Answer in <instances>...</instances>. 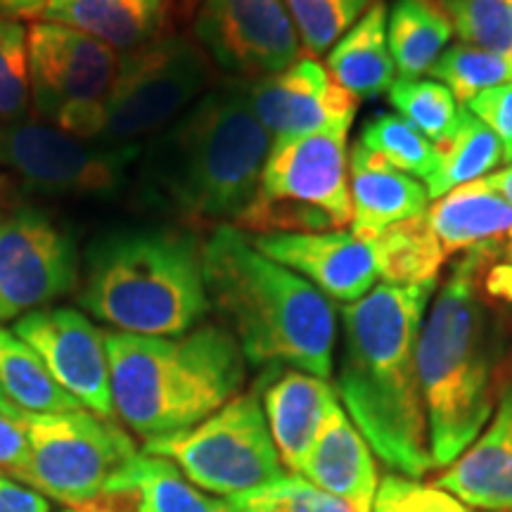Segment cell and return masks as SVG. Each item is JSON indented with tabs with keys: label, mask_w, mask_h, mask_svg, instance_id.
Listing matches in <instances>:
<instances>
[{
	"label": "cell",
	"mask_w": 512,
	"mask_h": 512,
	"mask_svg": "<svg viewBox=\"0 0 512 512\" xmlns=\"http://www.w3.org/2000/svg\"><path fill=\"white\" fill-rule=\"evenodd\" d=\"M484 245L467 252L422 320L418 377L434 467H448L472 446L496 411V328L477 292Z\"/></svg>",
	"instance_id": "cell-4"
},
{
	"label": "cell",
	"mask_w": 512,
	"mask_h": 512,
	"mask_svg": "<svg viewBox=\"0 0 512 512\" xmlns=\"http://www.w3.org/2000/svg\"><path fill=\"white\" fill-rule=\"evenodd\" d=\"M347 133L328 131L273 143L252 207L235 228L245 233H325L351 223Z\"/></svg>",
	"instance_id": "cell-7"
},
{
	"label": "cell",
	"mask_w": 512,
	"mask_h": 512,
	"mask_svg": "<svg viewBox=\"0 0 512 512\" xmlns=\"http://www.w3.org/2000/svg\"><path fill=\"white\" fill-rule=\"evenodd\" d=\"M425 219L448 256L465 249L470 252L508 235L512 230V207L484 178H479L439 197L427 207Z\"/></svg>",
	"instance_id": "cell-24"
},
{
	"label": "cell",
	"mask_w": 512,
	"mask_h": 512,
	"mask_svg": "<svg viewBox=\"0 0 512 512\" xmlns=\"http://www.w3.org/2000/svg\"><path fill=\"white\" fill-rule=\"evenodd\" d=\"M337 401V392L323 377L285 370L261 394L264 413L283 467L299 475L325 413Z\"/></svg>",
	"instance_id": "cell-22"
},
{
	"label": "cell",
	"mask_w": 512,
	"mask_h": 512,
	"mask_svg": "<svg viewBox=\"0 0 512 512\" xmlns=\"http://www.w3.org/2000/svg\"><path fill=\"white\" fill-rule=\"evenodd\" d=\"M387 5L375 0L328 53V72L356 100H375L394 83L387 46Z\"/></svg>",
	"instance_id": "cell-25"
},
{
	"label": "cell",
	"mask_w": 512,
	"mask_h": 512,
	"mask_svg": "<svg viewBox=\"0 0 512 512\" xmlns=\"http://www.w3.org/2000/svg\"><path fill=\"white\" fill-rule=\"evenodd\" d=\"M430 74L434 81L444 83L453 93V98L460 100V105H465L489 88L510 83L512 62L508 57L491 53V50L458 43V46L444 50V55L439 57Z\"/></svg>",
	"instance_id": "cell-31"
},
{
	"label": "cell",
	"mask_w": 512,
	"mask_h": 512,
	"mask_svg": "<svg viewBox=\"0 0 512 512\" xmlns=\"http://www.w3.org/2000/svg\"><path fill=\"white\" fill-rule=\"evenodd\" d=\"M207 81V55L185 36H157L121 53L100 143L143 145L174 124L204 93Z\"/></svg>",
	"instance_id": "cell-10"
},
{
	"label": "cell",
	"mask_w": 512,
	"mask_h": 512,
	"mask_svg": "<svg viewBox=\"0 0 512 512\" xmlns=\"http://www.w3.org/2000/svg\"><path fill=\"white\" fill-rule=\"evenodd\" d=\"M0 389L17 411L29 415L69 413L83 408L55 382L41 356L5 325H0Z\"/></svg>",
	"instance_id": "cell-27"
},
{
	"label": "cell",
	"mask_w": 512,
	"mask_h": 512,
	"mask_svg": "<svg viewBox=\"0 0 512 512\" xmlns=\"http://www.w3.org/2000/svg\"><path fill=\"white\" fill-rule=\"evenodd\" d=\"M114 415L145 441L200 425L240 394L247 361L235 337L202 323L181 337L105 332Z\"/></svg>",
	"instance_id": "cell-6"
},
{
	"label": "cell",
	"mask_w": 512,
	"mask_h": 512,
	"mask_svg": "<svg viewBox=\"0 0 512 512\" xmlns=\"http://www.w3.org/2000/svg\"><path fill=\"white\" fill-rule=\"evenodd\" d=\"M299 475L347 503L354 512H373L380 489L375 453L339 401L325 413Z\"/></svg>",
	"instance_id": "cell-19"
},
{
	"label": "cell",
	"mask_w": 512,
	"mask_h": 512,
	"mask_svg": "<svg viewBox=\"0 0 512 512\" xmlns=\"http://www.w3.org/2000/svg\"><path fill=\"white\" fill-rule=\"evenodd\" d=\"M12 330L86 411L105 420L114 418L105 332L93 320L69 306H46L15 320Z\"/></svg>",
	"instance_id": "cell-15"
},
{
	"label": "cell",
	"mask_w": 512,
	"mask_h": 512,
	"mask_svg": "<svg viewBox=\"0 0 512 512\" xmlns=\"http://www.w3.org/2000/svg\"><path fill=\"white\" fill-rule=\"evenodd\" d=\"M202 256L211 311L219 313L247 363L330 380L337 311L323 292L261 254L235 226L214 228Z\"/></svg>",
	"instance_id": "cell-3"
},
{
	"label": "cell",
	"mask_w": 512,
	"mask_h": 512,
	"mask_svg": "<svg viewBox=\"0 0 512 512\" xmlns=\"http://www.w3.org/2000/svg\"><path fill=\"white\" fill-rule=\"evenodd\" d=\"M31 448L27 486L72 510H86L128 460L133 439L86 408L69 413L22 415Z\"/></svg>",
	"instance_id": "cell-11"
},
{
	"label": "cell",
	"mask_w": 512,
	"mask_h": 512,
	"mask_svg": "<svg viewBox=\"0 0 512 512\" xmlns=\"http://www.w3.org/2000/svg\"><path fill=\"white\" fill-rule=\"evenodd\" d=\"M230 512H354L302 475H283L254 491L226 498Z\"/></svg>",
	"instance_id": "cell-34"
},
{
	"label": "cell",
	"mask_w": 512,
	"mask_h": 512,
	"mask_svg": "<svg viewBox=\"0 0 512 512\" xmlns=\"http://www.w3.org/2000/svg\"><path fill=\"white\" fill-rule=\"evenodd\" d=\"M358 140L382 155L389 164H394L396 169L422 178V183L430 181L437 171L439 162L434 145L399 114H377L368 121Z\"/></svg>",
	"instance_id": "cell-32"
},
{
	"label": "cell",
	"mask_w": 512,
	"mask_h": 512,
	"mask_svg": "<svg viewBox=\"0 0 512 512\" xmlns=\"http://www.w3.org/2000/svg\"><path fill=\"white\" fill-rule=\"evenodd\" d=\"M484 181L489 183L491 188H494V190L498 192V195H503V200L508 202L510 207H512V164L508 166V169L498 171V174L486 176Z\"/></svg>",
	"instance_id": "cell-41"
},
{
	"label": "cell",
	"mask_w": 512,
	"mask_h": 512,
	"mask_svg": "<svg viewBox=\"0 0 512 512\" xmlns=\"http://www.w3.org/2000/svg\"><path fill=\"white\" fill-rule=\"evenodd\" d=\"M249 105L271 143L344 131L354 124L358 100L332 79L316 57L302 55L283 72L245 81Z\"/></svg>",
	"instance_id": "cell-16"
},
{
	"label": "cell",
	"mask_w": 512,
	"mask_h": 512,
	"mask_svg": "<svg viewBox=\"0 0 512 512\" xmlns=\"http://www.w3.org/2000/svg\"><path fill=\"white\" fill-rule=\"evenodd\" d=\"M164 10L166 0H50L41 19L81 31L121 55L155 41Z\"/></svg>",
	"instance_id": "cell-23"
},
{
	"label": "cell",
	"mask_w": 512,
	"mask_h": 512,
	"mask_svg": "<svg viewBox=\"0 0 512 512\" xmlns=\"http://www.w3.org/2000/svg\"><path fill=\"white\" fill-rule=\"evenodd\" d=\"M505 256H508V261L512 264V230L508 233V240H505Z\"/></svg>",
	"instance_id": "cell-43"
},
{
	"label": "cell",
	"mask_w": 512,
	"mask_h": 512,
	"mask_svg": "<svg viewBox=\"0 0 512 512\" xmlns=\"http://www.w3.org/2000/svg\"><path fill=\"white\" fill-rule=\"evenodd\" d=\"M437 283L375 285L342 309L337 394L373 453L401 477L434 470L418 337Z\"/></svg>",
	"instance_id": "cell-1"
},
{
	"label": "cell",
	"mask_w": 512,
	"mask_h": 512,
	"mask_svg": "<svg viewBox=\"0 0 512 512\" xmlns=\"http://www.w3.org/2000/svg\"><path fill=\"white\" fill-rule=\"evenodd\" d=\"M271 145L245 81L221 83L143 147L140 202L185 228L235 226L259 192Z\"/></svg>",
	"instance_id": "cell-2"
},
{
	"label": "cell",
	"mask_w": 512,
	"mask_h": 512,
	"mask_svg": "<svg viewBox=\"0 0 512 512\" xmlns=\"http://www.w3.org/2000/svg\"><path fill=\"white\" fill-rule=\"evenodd\" d=\"M86 512H230L226 498L195 486L178 465L138 453L114 475Z\"/></svg>",
	"instance_id": "cell-20"
},
{
	"label": "cell",
	"mask_w": 512,
	"mask_h": 512,
	"mask_svg": "<svg viewBox=\"0 0 512 512\" xmlns=\"http://www.w3.org/2000/svg\"><path fill=\"white\" fill-rule=\"evenodd\" d=\"M79 280L81 256L67 228L29 204L0 209V325L46 309Z\"/></svg>",
	"instance_id": "cell-13"
},
{
	"label": "cell",
	"mask_w": 512,
	"mask_h": 512,
	"mask_svg": "<svg viewBox=\"0 0 512 512\" xmlns=\"http://www.w3.org/2000/svg\"><path fill=\"white\" fill-rule=\"evenodd\" d=\"M387 95L389 105L399 112V117L418 128L432 145L451 136L460 119V107H463L444 83L434 79H403L401 76V79H394Z\"/></svg>",
	"instance_id": "cell-30"
},
{
	"label": "cell",
	"mask_w": 512,
	"mask_h": 512,
	"mask_svg": "<svg viewBox=\"0 0 512 512\" xmlns=\"http://www.w3.org/2000/svg\"><path fill=\"white\" fill-rule=\"evenodd\" d=\"M252 245L290 268L332 302L354 304L377 283V261L370 240L351 230L325 233H247Z\"/></svg>",
	"instance_id": "cell-17"
},
{
	"label": "cell",
	"mask_w": 512,
	"mask_h": 512,
	"mask_svg": "<svg viewBox=\"0 0 512 512\" xmlns=\"http://www.w3.org/2000/svg\"><path fill=\"white\" fill-rule=\"evenodd\" d=\"M453 36V24L430 0H394L387 12V46L403 79L430 74Z\"/></svg>",
	"instance_id": "cell-26"
},
{
	"label": "cell",
	"mask_w": 512,
	"mask_h": 512,
	"mask_svg": "<svg viewBox=\"0 0 512 512\" xmlns=\"http://www.w3.org/2000/svg\"><path fill=\"white\" fill-rule=\"evenodd\" d=\"M195 36L204 55L240 81L278 74L302 57L283 0H204Z\"/></svg>",
	"instance_id": "cell-14"
},
{
	"label": "cell",
	"mask_w": 512,
	"mask_h": 512,
	"mask_svg": "<svg viewBox=\"0 0 512 512\" xmlns=\"http://www.w3.org/2000/svg\"><path fill=\"white\" fill-rule=\"evenodd\" d=\"M29 102V29L0 15V126L27 119Z\"/></svg>",
	"instance_id": "cell-35"
},
{
	"label": "cell",
	"mask_w": 512,
	"mask_h": 512,
	"mask_svg": "<svg viewBox=\"0 0 512 512\" xmlns=\"http://www.w3.org/2000/svg\"><path fill=\"white\" fill-rule=\"evenodd\" d=\"M437 486L470 508L512 512V368L501 375L491 420Z\"/></svg>",
	"instance_id": "cell-18"
},
{
	"label": "cell",
	"mask_w": 512,
	"mask_h": 512,
	"mask_svg": "<svg viewBox=\"0 0 512 512\" xmlns=\"http://www.w3.org/2000/svg\"><path fill=\"white\" fill-rule=\"evenodd\" d=\"M370 245L377 261V278H382L384 285L437 283L439 268L446 259L444 247L425 214L384 228Z\"/></svg>",
	"instance_id": "cell-28"
},
{
	"label": "cell",
	"mask_w": 512,
	"mask_h": 512,
	"mask_svg": "<svg viewBox=\"0 0 512 512\" xmlns=\"http://www.w3.org/2000/svg\"><path fill=\"white\" fill-rule=\"evenodd\" d=\"M50 0H0V15L3 17H19V15H34L46 8Z\"/></svg>",
	"instance_id": "cell-40"
},
{
	"label": "cell",
	"mask_w": 512,
	"mask_h": 512,
	"mask_svg": "<svg viewBox=\"0 0 512 512\" xmlns=\"http://www.w3.org/2000/svg\"><path fill=\"white\" fill-rule=\"evenodd\" d=\"M0 512H50V503L31 486L0 475Z\"/></svg>",
	"instance_id": "cell-39"
},
{
	"label": "cell",
	"mask_w": 512,
	"mask_h": 512,
	"mask_svg": "<svg viewBox=\"0 0 512 512\" xmlns=\"http://www.w3.org/2000/svg\"><path fill=\"white\" fill-rule=\"evenodd\" d=\"M299 41L311 55L330 48L363 17L373 0H283Z\"/></svg>",
	"instance_id": "cell-33"
},
{
	"label": "cell",
	"mask_w": 512,
	"mask_h": 512,
	"mask_svg": "<svg viewBox=\"0 0 512 512\" xmlns=\"http://www.w3.org/2000/svg\"><path fill=\"white\" fill-rule=\"evenodd\" d=\"M463 107L496 133L503 145V162L512 164V81L479 93Z\"/></svg>",
	"instance_id": "cell-37"
},
{
	"label": "cell",
	"mask_w": 512,
	"mask_h": 512,
	"mask_svg": "<svg viewBox=\"0 0 512 512\" xmlns=\"http://www.w3.org/2000/svg\"><path fill=\"white\" fill-rule=\"evenodd\" d=\"M373 512H470L467 505L439 489L437 484H420L418 479L389 475L380 482Z\"/></svg>",
	"instance_id": "cell-36"
},
{
	"label": "cell",
	"mask_w": 512,
	"mask_h": 512,
	"mask_svg": "<svg viewBox=\"0 0 512 512\" xmlns=\"http://www.w3.org/2000/svg\"><path fill=\"white\" fill-rule=\"evenodd\" d=\"M351 233L373 240L394 223L422 216L430 207L427 188L418 178L396 169L382 155L356 140L349 155Z\"/></svg>",
	"instance_id": "cell-21"
},
{
	"label": "cell",
	"mask_w": 512,
	"mask_h": 512,
	"mask_svg": "<svg viewBox=\"0 0 512 512\" xmlns=\"http://www.w3.org/2000/svg\"><path fill=\"white\" fill-rule=\"evenodd\" d=\"M0 413H5V415H12V418H22V411H17L15 406H12V403L8 401V396L3 394V389H0Z\"/></svg>",
	"instance_id": "cell-42"
},
{
	"label": "cell",
	"mask_w": 512,
	"mask_h": 512,
	"mask_svg": "<svg viewBox=\"0 0 512 512\" xmlns=\"http://www.w3.org/2000/svg\"><path fill=\"white\" fill-rule=\"evenodd\" d=\"M31 467V448L22 418L0 413V475L27 484Z\"/></svg>",
	"instance_id": "cell-38"
},
{
	"label": "cell",
	"mask_w": 512,
	"mask_h": 512,
	"mask_svg": "<svg viewBox=\"0 0 512 512\" xmlns=\"http://www.w3.org/2000/svg\"><path fill=\"white\" fill-rule=\"evenodd\" d=\"M143 145L83 140L36 119L0 126V171L50 197H110L124 188Z\"/></svg>",
	"instance_id": "cell-12"
},
{
	"label": "cell",
	"mask_w": 512,
	"mask_h": 512,
	"mask_svg": "<svg viewBox=\"0 0 512 512\" xmlns=\"http://www.w3.org/2000/svg\"><path fill=\"white\" fill-rule=\"evenodd\" d=\"M119 53L55 22L29 27V95L38 121L83 140H100Z\"/></svg>",
	"instance_id": "cell-9"
},
{
	"label": "cell",
	"mask_w": 512,
	"mask_h": 512,
	"mask_svg": "<svg viewBox=\"0 0 512 512\" xmlns=\"http://www.w3.org/2000/svg\"><path fill=\"white\" fill-rule=\"evenodd\" d=\"M64 512H86V510H72V508H69V510H64Z\"/></svg>",
	"instance_id": "cell-44"
},
{
	"label": "cell",
	"mask_w": 512,
	"mask_h": 512,
	"mask_svg": "<svg viewBox=\"0 0 512 512\" xmlns=\"http://www.w3.org/2000/svg\"><path fill=\"white\" fill-rule=\"evenodd\" d=\"M202 249L185 226L110 230L81 259V309L114 332L181 337L211 311Z\"/></svg>",
	"instance_id": "cell-5"
},
{
	"label": "cell",
	"mask_w": 512,
	"mask_h": 512,
	"mask_svg": "<svg viewBox=\"0 0 512 512\" xmlns=\"http://www.w3.org/2000/svg\"><path fill=\"white\" fill-rule=\"evenodd\" d=\"M437 150V171L425 183L430 200H439L458 185L479 181L498 162H503L501 140L482 119H477L467 107H460V119L446 140L434 145Z\"/></svg>",
	"instance_id": "cell-29"
},
{
	"label": "cell",
	"mask_w": 512,
	"mask_h": 512,
	"mask_svg": "<svg viewBox=\"0 0 512 512\" xmlns=\"http://www.w3.org/2000/svg\"><path fill=\"white\" fill-rule=\"evenodd\" d=\"M145 453L171 460L202 491L226 498L285 475L256 392L238 394L190 430L145 441Z\"/></svg>",
	"instance_id": "cell-8"
}]
</instances>
